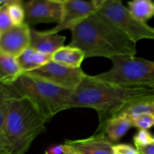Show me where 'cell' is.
Here are the masks:
<instances>
[{
  "mask_svg": "<svg viewBox=\"0 0 154 154\" xmlns=\"http://www.w3.org/2000/svg\"><path fill=\"white\" fill-rule=\"evenodd\" d=\"M25 74L72 91H74L87 76L81 68L67 67L53 60L38 69Z\"/></svg>",
  "mask_w": 154,
  "mask_h": 154,
  "instance_id": "obj_7",
  "label": "cell"
},
{
  "mask_svg": "<svg viewBox=\"0 0 154 154\" xmlns=\"http://www.w3.org/2000/svg\"><path fill=\"white\" fill-rule=\"evenodd\" d=\"M45 154H48V152H47V150H46V151H45Z\"/></svg>",
  "mask_w": 154,
  "mask_h": 154,
  "instance_id": "obj_28",
  "label": "cell"
},
{
  "mask_svg": "<svg viewBox=\"0 0 154 154\" xmlns=\"http://www.w3.org/2000/svg\"><path fill=\"white\" fill-rule=\"evenodd\" d=\"M85 60V55L81 50L69 45L64 46L52 55V60L67 67L78 69Z\"/></svg>",
  "mask_w": 154,
  "mask_h": 154,
  "instance_id": "obj_16",
  "label": "cell"
},
{
  "mask_svg": "<svg viewBox=\"0 0 154 154\" xmlns=\"http://www.w3.org/2000/svg\"><path fill=\"white\" fill-rule=\"evenodd\" d=\"M154 94L153 89L130 87L96 80L87 75L80 85L72 92L66 110L72 108H91L99 114L102 129L108 119L118 112L131 101Z\"/></svg>",
  "mask_w": 154,
  "mask_h": 154,
  "instance_id": "obj_2",
  "label": "cell"
},
{
  "mask_svg": "<svg viewBox=\"0 0 154 154\" xmlns=\"http://www.w3.org/2000/svg\"><path fill=\"white\" fill-rule=\"evenodd\" d=\"M63 154H81L78 151H77L75 149H74L72 147L68 145V144H63Z\"/></svg>",
  "mask_w": 154,
  "mask_h": 154,
  "instance_id": "obj_27",
  "label": "cell"
},
{
  "mask_svg": "<svg viewBox=\"0 0 154 154\" xmlns=\"http://www.w3.org/2000/svg\"><path fill=\"white\" fill-rule=\"evenodd\" d=\"M141 154H154V142L144 147H137Z\"/></svg>",
  "mask_w": 154,
  "mask_h": 154,
  "instance_id": "obj_25",
  "label": "cell"
},
{
  "mask_svg": "<svg viewBox=\"0 0 154 154\" xmlns=\"http://www.w3.org/2000/svg\"><path fill=\"white\" fill-rule=\"evenodd\" d=\"M66 37L59 33L51 32L48 30L39 32L31 29L30 48L43 54L53 55L59 49L65 46Z\"/></svg>",
  "mask_w": 154,
  "mask_h": 154,
  "instance_id": "obj_12",
  "label": "cell"
},
{
  "mask_svg": "<svg viewBox=\"0 0 154 154\" xmlns=\"http://www.w3.org/2000/svg\"><path fill=\"white\" fill-rule=\"evenodd\" d=\"M5 86L12 96L26 98L32 102L48 122L57 113L66 110L73 92L25 73L13 84Z\"/></svg>",
  "mask_w": 154,
  "mask_h": 154,
  "instance_id": "obj_4",
  "label": "cell"
},
{
  "mask_svg": "<svg viewBox=\"0 0 154 154\" xmlns=\"http://www.w3.org/2000/svg\"><path fill=\"white\" fill-rule=\"evenodd\" d=\"M1 35H2V34H1V33H0V38H1Z\"/></svg>",
  "mask_w": 154,
  "mask_h": 154,
  "instance_id": "obj_29",
  "label": "cell"
},
{
  "mask_svg": "<svg viewBox=\"0 0 154 154\" xmlns=\"http://www.w3.org/2000/svg\"><path fill=\"white\" fill-rule=\"evenodd\" d=\"M128 9L136 18L142 22L154 17V2L151 0H134L128 2Z\"/></svg>",
  "mask_w": 154,
  "mask_h": 154,
  "instance_id": "obj_17",
  "label": "cell"
},
{
  "mask_svg": "<svg viewBox=\"0 0 154 154\" xmlns=\"http://www.w3.org/2000/svg\"><path fill=\"white\" fill-rule=\"evenodd\" d=\"M142 114L154 115V94L143 96L131 101L124 105L113 117L118 115L133 117Z\"/></svg>",
  "mask_w": 154,
  "mask_h": 154,
  "instance_id": "obj_15",
  "label": "cell"
},
{
  "mask_svg": "<svg viewBox=\"0 0 154 154\" xmlns=\"http://www.w3.org/2000/svg\"><path fill=\"white\" fill-rule=\"evenodd\" d=\"M7 6H0V33H3L13 26Z\"/></svg>",
  "mask_w": 154,
  "mask_h": 154,
  "instance_id": "obj_22",
  "label": "cell"
},
{
  "mask_svg": "<svg viewBox=\"0 0 154 154\" xmlns=\"http://www.w3.org/2000/svg\"><path fill=\"white\" fill-rule=\"evenodd\" d=\"M114 154H141L136 147L127 144H117L113 146Z\"/></svg>",
  "mask_w": 154,
  "mask_h": 154,
  "instance_id": "obj_23",
  "label": "cell"
},
{
  "mask_svg": "<svg viewBox=\"0 0 154 154\" xmlns=\"http://www.w3.org/2000/svg\"><path fill=\"white\" fill-rule=\"evenodd\" d=\"M0 154H11V145L4 134L0 132Z\"/></svg>",
  "mask_w": 154,
  "mask_h": 154,
  "instance_id": "obj_24",
  "label": "cell"
},
{
  "mask_svg": "<svg viewBox=\"0 0 154 154\" xmlns=\"http://www.w3.org/2000/svg\"><path fill=\"white\" fill-rule=\"evenodd\" d=\"M31 28L26 23L13 26L5 32L0 38V51L17 58L30 47Z\"/></svg>",
  "mask_w": 154,
  "mask_h": 154,
  "instance_id": "obj_10",
  "label": "cell"
},
{
  "mask_svg": "<svg viewBox=\"0 0 154 154\" xmlns=\"http://www.w3.org/2000/svg\"><path fill=\"white\" fill-rule=\"evenodd\" d=\"M109 71L95 75L96 80L130 87L154 90V61L135 57H114Z\"/></svg>",
  "mask_w": 154,
  "mask_h": 154,
  "instance_id": "obj_5",
  "label": "cell"
},
{
  "mask_svg": "<svg viewBox=\"0 0 154 154\" xmlns=\"http://www.w3.org/2000/svg\"><path fill=\"white\" fill-rule=\"evenodd\" d=\"M0 6H7L8 14L14 26L21 25L25 23V9L24 2L20 0L1 1Z\"/></svg>",
  "mask_w": 154,
  "mask_h": 154,
  "instance_id": "obj_18",
  "label": "cell"
},
{
  "mask_svg": "<svg viewBox=\"0 0 154 154\" xmlns=\"http://www.w3.org/2000/svg\"><path fill=\"white\" fill-rule=\"evenodd\" d=\"M25 23L29 26L38 23L59 24L63 17L62 0H32L24 2Z\"/></svg>",
  "mask_w": 154,
  "mask_h": 154,
  "instance_id": "obj_9",
  "label": "cell"
},
{
  "mask_svg": "<svg viewBox=\"0 0 154 154\" xmlns=\"http://www.w3.org/2000/svg\"><path fill=\"white\" fill-rule=\"evenodd\" d=\"M48 154H63V145H56L50 147L47 150Z\"/></svg>",
  "mask_w": 154,
  "mask_h": 154,
  "instance_id": "obj_26",
  "label": "cell"
},
{
  "mask_svg": "<svg viewBox=\"0 0 154 154\" xmlns=\"http://www.w3.org/2000/svg\"><path fill=\"white\" fill-rule=\"evenodd\" d=\"M132 127H133V124L130 117L118 115L108 119L103 127L96 131V132H104L110 142L114 144V143L120 141Z\"/></svg>",
  "mask_w": 154,
  "mask_h": 154,
  "instance_id": "obj_13",
  "label": "cell"
},
{
  "mask_svg": "<svg viewBox=\"0 0 154 154\" xmlns=\"http://www.w3.org/2000/svg\"><path fill=\"white\" fill-rule=\"evenodd\" d=\"M17 58L0 51V83L10 85L23 75Z\"/></svg>",
  "mask_w": 154,
  "mask_h": 154,
  "instance_id": "obj_14",
  "label": "cell"
},
{
  "mask_svg": "<svg viewBox=\"0 0 154 154\" xmlns=\"http://www.w3.org/2000/svg\"><path fill=\"white\" fill-rule=\"evenodd\" d=\"M97 13L114 24L135 44L142 39L154 40V27L135 17L120 1L105 0Z\"/></svg>",
  "mask_w": 154,
  "mask_h": 154,
  "instance_id": "obj_6",
  "label": "cell"
},
{
  "mask_svg": "<svg viewBox=\"0 0 154 154\" xmlns=\"http://www.w3.org/2000/svg\"><path fill=\"white\" fill-rule=\"evenodd\" d=\"M69 46L81 50L89 57H135L136 44L97 12L89 15L73 28Z\"/></svg>",
  "mask_w": 154,
  "mask_h": 154,
  "instance_id": "obj_1",
  "label": "cell"
},
{
  "mask_svg": "<svg viewBox=\"0 0 154 154\" xmlns=\"http://www.w3.org/2000/svg\"><path fill=\"white\" fill-rule=\"evenodd\" d=\"M132 119L133 127L138 129L148 130L154 126V115L149 114H142L130 117Z\"/></svg>",
  "mask_w": 154,
  "mask_h": 154,
  "instance_id": "obj_20",
  "label": "cell"
},
{
  "mask_svg": "<svg viewBox=\"0 0 154 154\" xmlns=\"http://www.w3.org/2000/svg\"><path fill=\"white\" fill-rule=\"evenodd\" d=\"M65 144L71 146L81 154H114V144L102 132H96L91 137L78 140H66Z\"/></svg>",
  "mask_w": 154,
  "mask_h": 154,
  "instance_id": "obj_11",
  "label": "cell"
},
{
  "mask_svg": "<svg viewBox=\"0 0 154 154\" xmlns=\"http://www.w3.org/2000/svg\"><path fill=\"white\" fill-rule=\"evenodd\" d=\"M104 1L105 0H62L63 17L61 22L48 31L59 33L63 30H71L83 19L97 12Z\"/></svg>",
  "mask_w": 154,
  "mask_h": 154,
  "instance_id": "obj_8",
  "label": "cell"
},
{
  "mask_svg": "<svg viewBox=\"0 0 154 154\" xmlns=\"http://www.w3.org/2000/svg\"><path fill=\"white\" fill-rule=\"evenodd\" d=\"M48 123L28 99L12 96L5 125V135L11 145V154L26 153L35 138L45 132Z\"/></svg>",
  "mask_w": 154,
  "mask_h": 154,
  "instance_id": "obj_3",
  "label": "cell"
},
{
  "mask_svg": "<svg viewBox=\"0 0 154 154\" xmlns=\"http://www.w3.org/2000/svg\"><path fill=\"white\" fill-rule=\"evenodd\" d=\"M134 143L135 147H144L153 143L154 137L148 130L139 129L134 136Z\"/></svg>",
  "mask_w": 154,
  "mask_h": 154,
  "instance_id": "obj_21",
  "label": "cell"
},
{
  "mask_svg": "<svg viewBox=\"0 0 154 154\" xmlns=\"http://www.w3.org/2000/svg\"><path fill=\"white\" fill-rule=\"evenodd\" d=\"M153 142H154V141H153Z\"/></svg>",
  "mask_w": 154,
  "mask_h": 154,
  "instance_id": "obj_30",
  "label": "cell"
},
{
  "mask_svg": "<svg viewBox=\"0 0 154 154\" xmlns=\"http://www.w3.org/2000/svg\"><path fill=\"white\" fill-rule=\"evenodd\" d=\"M11 98V95L5 86L0 83V132L4 135L6 117H7Z\"/></svg>",
  "mask_w": 154,
  "mask_h": 154,
  "instance_id": "obj_19",
  "label": "cell"
}]
</instances>
